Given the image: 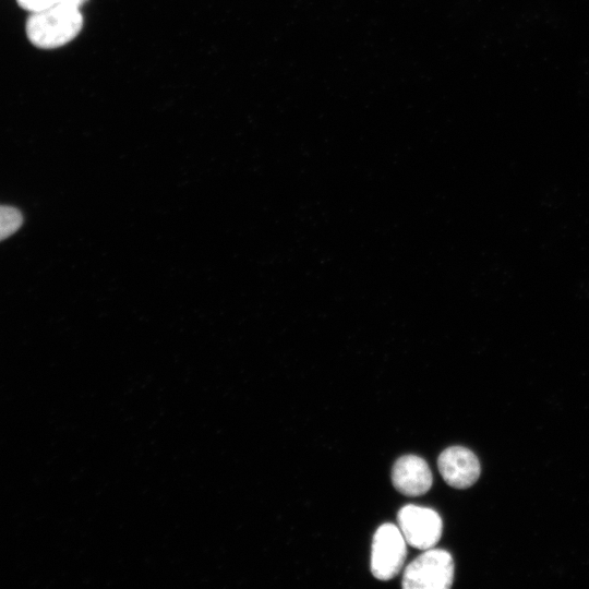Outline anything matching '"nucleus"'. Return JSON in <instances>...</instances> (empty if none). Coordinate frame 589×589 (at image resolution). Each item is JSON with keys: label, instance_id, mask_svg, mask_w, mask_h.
I'll return each mask as SVG.
<instances>
[{"label": "nucleus", "instance_id": "nucleus-3", "mask_svg": "<svg viewBox=\"0 0 589 589\" xmlns=\"http://www.w3.org/2000/svg\"><path fill=\"white\" fill-rule=\"evenodd\" d=\"M406 540L394 524L380 526L372 541L371 572L380 580L394 578L404 565L407 555Z\"/></svg>", "mask_w": 589, "mask_h": 589}, {"label": "nucleus", "instance_id": "nucleus-4", "mask_svg": "<svg viewBox=\"0 0 589 589\" xmlns=\"http://www.w3.org/2000/svg\"><path fill=\"white\" fill-rule=\"evenodd\" d=\"M397 521L406 542L416 549L425 551L441 539L442 518L432 508L406 505L399 509Z\"/></svg>", "mask_w": 589, "mask_h": 589}, {"label": "nucleus", "instance_id": "nucleus-8", "mask_svg": "<svg viewBox=\"0 0 589 589\" xmlns=\"http://www.w3.org/2000/svg\"><path fill=\"white\" fill-rule=\"evenodd\" d=\"M60 0H16L17 4L29 13L45 10L59 3Z\"/></svg>", "mask_w": 589, "mask_h": 589}, {"label": "nucleus", "instance_id": "nucleus-1", "mask_svg": "<svg viewBox=\"0 0 589 589\" xmlns=\"http://www.w3.org/2000/svg\"><path fill=\"white\" fill-rule=\"evenodd\" d=\"M83 27L80 9L57 3L29 14L25 31L28 40L37 48L53 49L73 40Z\"/></svg>", "mask_w": 589, "mask_h": 589}, {"label": "nucleus", "instance_id": "nucleus-6", "mask_svg": "<svg viewBox=\"0 0 589 589\" xmlns=\"http://www.w3.org/2000/svg\"><path fill=\"white\" fill-rule=\"evenodd\" d=\"M432 481L429 465L419 456H401L393 466L392 482L395 489L404 495H422L431 489Z\"/></svg>", "mask_w": 589, "mask_h": 589}, {"label": "nucleus", "instance_id": "nucleus-2", "mask_svg": "<svg viewBox=\"0 0 589 589\" xmlns=\"http://www.w3.org/2000/svg\"><path fill=\"white\" fill-rule=\"evenodd\" d=\"M454 560L443 549H428L406 567L405 589H448L454 580Z\"/></svg>", "mask_w": 589, "mask_h": 589}, {"label": "nucleus", "instance_id": "nucleus-5", "mask_svg": "<svg viewBox=\"0 0 589 589\" xmlns=\"http://www.w3.org/2000/svg\"><path fill=\"white\" fill-rule=\"evenodd\" d=\"M437 467L444 481L455 489L471 486L481 472L477 456L462 446L444 449L438 456Z\"/></svg>", "mask_w": 589, "mask_h": 589}, {"label": "nucleus", "instance_id": "nucleus-7", "mask_svg": "<svg viewBox=\"0 0 589 589\" xmlns=\"http://www.w3.org/2000/svg\"><path fill=\"white\" fill-rule=\"evenodd\" d=\"M23 225L22 213L8 205H0V242L14 235Z\"/></svg>", "mask_w": 589, "mask_h": 589}, {"label": "nucleus", "instance_id": "nucleus-9", "mask_svg": "<svg viewBox=\"0 0 589 589\" xmlns=\"http://www.w3.org/2000/svg\"><path fill=\"white\" fill-rule=\"evenodd\" d=\"M86 0H60L59 3H63L65 5H69V7H73V8H77L80 9V7L85 2Z\"/></svg>", "mask_w": 589, "mask_h": 589}]
</instances>
